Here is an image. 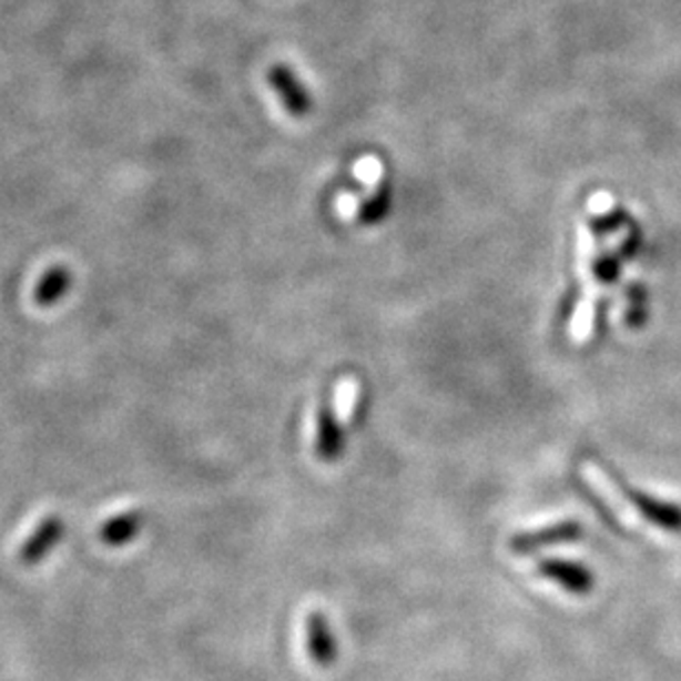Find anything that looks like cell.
<instances>
[{
  "label": "cell",
  "mask_w": 681,
  "mask_h": 681,
  "mask_svg": "<svg viewBox=\"0 0 681 681\" xmlns=\"http://www.w3.org/2000/svg\"><path fill=\"white\" fill-rule=\"evenodd\" d=\"M73 286V273L64 264L49 266L33 288V302L38 308H53L60 304Z\"/></svg>",
  "instance_id": "ba28073f"
},
{
  "label": "cell",
  "mask_w": 681,
  "mask_h": 681,
  "mask_svg": "<svg viewBox=\"0 0 681 681\" xmlns=\"http://www.w3.org/2000/svg\"><path fill=\"white\" fill-rule=\"evenodd\" d=\"M306 651L313 664L319 669H331L339 658L337 636L331 627V620L319 611L306 618Z\"/></svg>",
  "instance_id": "5b68a950"
},
{
  "label": "cell",
  "mask_w": 681,
  "mask_h": 681,
  "mask_svg": "<svg viewBox=\"0 0 681 681\" xmlns=\"http://www.w3.org/2000/svg\"><path fill=\"white\" fill-rule=\"evenodd\" d=\"M389 209V191L385 186H380L360 209H358V220L363 224H374L378 220H383V215Z\"/></svg>",
  "instance_id": "30bf717a"
},
{
  "label": "cell",
  "mask_w": 681,
  "mask_h": 681,
  "mask_svg": "<svg viewBox=\"0 0 681 681\" xmlns=\"http://www.w3.org/2000/svg\"><path fill=\"white\" fill-rule=\"evenodd\" d=\"M618 273H620V264H618V260L613 255H604V257H600L596 262V275H598L600 282L609 284V282H613L618 277Z\"/></svg>",
  "instance_id": "7c38bea8"
},
{
  "label": "cell",
  "mask_w": 681,
  "mask_h": 681,
  "mask_svg": "<svg viewBox=\"0 0 681 681\" xmlns=\"http://www.w3.org/2000/svg\"><path fill=\"white\" fill-rule=\"evenodd\" d=\"M580 538H582V525L576 520H562L558 525H549L536 531L516 533L509 547L516 556H533L540 549L565 545V542H576Z\"/></svg>",
  "instance_id": "6da1fadb"
},
{
  "label": "cell",
  "mask_w": 681,
  "mask_h": 681,
  "mask_svg": "<svg viewBox=\"0 0 681 681\" xmlns=\"http://www.w3.org/2000/svg\"><path fill=\"white\" fill-rule=\"evenodd\" d=\"M629 500L655 527L671 531V533H681V505L660 500L655 496L633 491V489H629Z\"/></svg>",
  "instance_id": "8992f818"
},
{
  "label": "cell",
  "mask_w": 681,
  "mask_h": 681,
  "mask_svg": "<svg viewBox=\"0 0 681 681\" xmlns=\"http://www.w3.org/2000/svg\"><path fill=\"white\" fill-rule=\"evenodd\" d=\"M67 533V525L60 516L51 514L38 522L31 536L18 549V562L24 567H35L49 558V553L62 542Z\"/></svg>",
  "instance_id": "7a4b0ae2"
},
{
  "label": "cell",
  "mask_w": 681,
  "mask_h": 681,
  "mask_svg": "<svg viewBox=\"0 0 681 681\" xmlns=\"http://www.w3.org/2000/svg\"><path fill=\"white\" fill-rule=\"evenodd\" d=\"M538 573L551 582H556L562 591L585 598L593 591L596 587V576L589 571L585 565L573 562V560H558L549 558L538 565Z\"/></svg>",
  "instance_id": "3957f363"
},
{
  "label": "cell",
  "mask_w": 681,
  "mask_h": 681,
  "mask_svg": "<svg viewBox=\"0 0 681 681\" xmlns=\"http://www.w3.org/2000/svg\"><path fill=\"white\" fill-rule=\"evenodd\" d=\"M144 511L140 509H129L122 514L111 516L102 527H100V540L102 545L111 547V549H120L131 545L144 529Z\"/></svg>",
  "instance_id": "52a82bcc"
},
{
  "label": "cell",
  "mask_w": 681,
  "mask_h": 681,
  "mask_svg": "<svg viewBox=\"0 0 681 681\" xmlns=\"http://www.w3.org/2000/svg\"><path fill=\"white\" fill-rule=\"evenodd\" d=\"M343 449V438H340L339 425L337 420L328 414V407H322L319 411V440H317V451L324 460H335Z\"/></svg>",
  "instance_id": "9c48e42d"
},
{
  "label": "cell",
  "mask_w": 681,
  "mask_h": 681,
  "mask_svg": "<svg viewBox=\"0 0 681 681\" xmlns=\"http://www.w3.org/2000/svg\"><path fill=\"white\" fill-rule=\"evenodd\" d=\"M268 84L275 89L279 100L284 102L286 111L293 118H306L313 111V95L311 91L299 82L297 73L286 67L277 64L268 71Z\"/></svg>",
  "instance_id": "277c9868"
},
{
  "label": "cell",
  "mask_w": 681,
  "mask_h": 681,
  "mask_svg": "<svg viewBox=\"0 0 681 681\" xmlns=\"http://www.w3.org/2000/svg\"><path fill=\"white\" fill-rule=\"evenodd\" d=\"M356 398H358V385L354 378H345L337 385V414H339L340 420H347L354 411V405H356Z\"/></svg>",
  "instance_id": "8fae6325"
}]
</instances>
